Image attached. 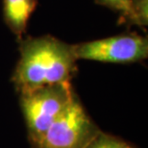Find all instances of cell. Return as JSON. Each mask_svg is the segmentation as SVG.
I'll list each match as a JSON object with an SVG mask.
<instances>
[{
    "label": "cell",
    "instance_id": "4",
    "mask_svg": "<svg viewBox=\"0 0 148 148\" xmlns=\"http://www.w3.org/2000/svg\"><path fill=\"white\" fill-rule=\"evenodd\" d=\"M99 132L75 96L51 124L37 148H86Z\"/></svg>",
    "mask_w": 148,
    "mask_h": 148
},
{
    "label": "cell",
    "instance_id": "3",
    "mask_svg": "<svg viewBox=\"0 0 148 148\" xmlns=\"http://www.w3.org/2000/svg\"><path fill=\"white\" fill-rule=\"evenodd\" d=\"M77 60L111 64H133L148 57L147 37L137 33H125L100 40L74 44Z\"/></svg>",
    "mask_w": 148,
    "mask_h": 148
},
{
    "label": "cell",
    "instance_id": "2",
    "mask_svg": "<svg viewBox=\"0 0 148 148\" xmlns=\"http://www.w3.org/2000/svg\"><path fill=\"white\" fill-rule=\"evenodd\" d=\"M75 96L70 83L43 86L20 92V105L35 146Z\"/></svg>",
    "mask_w": 148,
    "mask_h": 148
},
{
    "label": "cell",
    "instance_id": "8",
    "mask_svg": "<svg viewBox=\"0 0 148 148\" xmlns=\"http://www.w3.org/2000/svg\"><path fill=\"white\" fill-rule=\"evenodd\" d=\"M95 2L117 12L119 14V22L121 24H128L131 0H95Z\"/></svg>",
    "mask_w": 148,
    "mask_h": 148
},
{
    "label": "cell",
    "instance_id": "6",
    "mask_svg": "<svg viewBox=\"0 0 148 148\" xmlns=\"http://www.w3.org/2000/svg\"><path fill=\"white\" fill-rule=\"evenodd\" d=\"M148 0H131L130 2L129 26L137 25L144 27L148 24Z\"/></svg>",
    "mask_w": 148,
    "mask_h": 148
},
{
    "label": "cell",
    "instance_id": "1",
    "mask_svg": "<svg viewBox=\"0 0 148 148\" xmlns=\"http://www.w3.org/2000/svg\"><path fill=\"white\" fill-rule=\"evenodd\" d=\"M20 58L13 75L19 92L43 86L70 83L76 72L73 47L57 38L41 36L21 40Z\"/></svg>",
    "mask_w": 148,
    "mask_h": 148
},
{
    "label": "cell",
    "instance_id": "7",
    "mask_svg": "<svg viewBox=\"0 0 148 148\" xmlns=\"http://www.w3.org/2000/svg\"><path fill=\"white\" fill-rule=\"evenodd\" d=\"M86 148H133L130 144L114 136L99 131Z\"/></svg>",
    "mask_w": 148,
    "mask_h": 148
},
{
    "label": "cell",
    "instance_id": "5",
    "mask_svg": "<svg viewBox=\"0 0 148 148\" xmlns=\"http://www.w3.org/2000/svg\"><path fill=\"white\" fill-rule=\"evenodd\" d=\"M38 0H3V16L11 32L21 40Z\"/></svg>",
    "mask_w": 148,
    "mask_h": 148
}]
</instances>
